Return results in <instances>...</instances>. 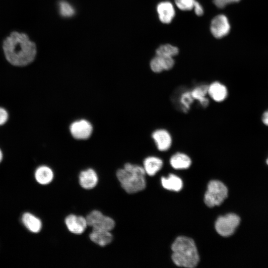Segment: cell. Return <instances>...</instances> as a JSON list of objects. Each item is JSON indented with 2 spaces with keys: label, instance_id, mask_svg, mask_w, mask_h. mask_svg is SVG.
Here are the masks:
<instances>
[{
  "label": "cell",
  "instance_id": "cell-21",
  "mask_svg": "<svg viewBox=\"0 0 268 268\" xmlns=\"http://www.w3.org/2000/svg\"><path fill=\"white\" fill-rule=\"evenodd\" d=\"M161 184L166 189L178 192L183 187L182 180L174 174H169L167 178H161Z\"/></svg>",
  "mask_w": 268,
  "mask_h": 268
},
{
  "label": "cell",
  "instance_id": "cell-23",
  "mask_svg": "<svg viewBox=\"0 0 268 268\" xmlns=\"http://www.w3.org/2000/svg\"><path fill=\"white\" fill-rule=\"evenodd\" d=\"M59 10L60 14L65 17H69L74 15L75 10L68 2L62 0L59 2Z\"/></svg>",
  "mask_w": 268,
  "mask_h": 268
},
{
  "label": "cell",
  "instance_id": "cell-17",
  "mask_svg": "<svg viewBox=\"0 0 268 268\" xmlns=\"http://www.w3.org/2000/svg\"><path fill=\"white\" fill-rule=\"evenodd\" d=\"M21 221L27 229L32 233H39L42 229L41 220L32 213L28 212L24 213L21 217Z\"/></svg>",
  "mask_w": 268,
  "mask_h": 268
},
{
  "label": "cell",
  "instance_id": "cell-25",
  "mask_svg": "<svg viewBox=\"0 0 268 268\" xmlns=\"http://www.w3.org/2000/svg\"><path fill=\"white\" fill-rule=\"evenodd\" d=\"M196 0H175L177 6L182 10H190L194 8Z\"/></svg>",
  "mask_w": 268,
  "mask_h": 268
},
{
  "label": "cell",
  "instance_id": "cell-10",
  "mask_svg": "<svg viewBox=\"0 0 268 268\" xmlns=\"http://www.w3.org/2000/svg\"><path fill=\"white\" fill-rule=\"evenodd\" d=\"M151 136L159 151H165L171 147L172 143V136L166 130L157 129L152 133Z\"/></svg>",
  "mask_w": 268,
  "mask_h": 268
},
{
  "label": "cell",
  "instance_id": "cell-4",
  "mask_svg": "<svg viewBox=\"0 0 268 268\" xmlns=\"http://www.w3.org/2000/svg\"><path fill=\"white\" fill-rule=\"evenodd\" d=\"M228 189L223 183L218 180L210 181L207 185L204 201L208 207L220 205L227 197Z\"/></svg>",
  "mask_w": 268,
  "mask_h": 268
},
{
  "label": "cell",
  "instance_id": "cell-8",
  "mask_svg": "<svg viewBox=\"0 0 268 268\" xmlns=\"http://www.w3.org/2000/svg\"><path fill=\"white\" fill-rule=\"evenodd\" d=\"M230 30V25L226 16L218 15L212 20L210 31L214 37L221 38L227 35Z\"/></svg>",
  "mask_w": 268,
  "mask_h": 268
},
{
  "label": "cell",
  "instance_id": "cell-20",
  "mask_svg": "<svg viewBox=\"0 0 268 268\" xmlns=\"http://www.w3.org/2000/svg\"><path fill=\"white\" fill-rule=\"evenodd\" d=\"M208 85L201 84L195 87L190 91L194 100H197L203 107H207L209 104V100L207 97Z\"/></svg>",
  "mask_w": 268,
  "mask_h": 268
},
{
  "label": "cell",
  "instance_id": "cell-13",
  "mask_svg": "<svg viewBox=\"0 0 268 268\" xmlns=\"http://www.w3.org/2000/svg\"><path fill=\"white\" fill-rule=\"evenodd\" d=\"M207 94L213 101L220 102L227 98L228 90L224 84L214 81L208 85Z\"/></svg>",
  "mask_w": 268,
  "mask_h": 268
},
{
  "label": "cell",
  "instance_id": "cell-28",
  "mask_svg": "<svg viewBox=\"0 0 268 268\" xmlns=\"http://www.w3.org/2000/svg\"><path fill=\"white\" fill-rule=\"evenodd\" d=\"M194 8L196 14L198 16H201L203 14V10L201 5L199 2L196 0Z\"/></svg>",
  "mask_w": 268,
  "mask_h": 268
},
{
  "label": "cell",
  "instance_id": "cell-1",
  "mask_svg": "<svg viewBox=\"0 0 268 268\" xmlns=\"http://www.w3.org/2000/svg\"><path fill=\"white\" fill-rule=\"evenodd\" d=\"M2 49L6 60L12 65L24 67L35 59V44L24 33L13 31L3 41Z\"/></svg>",
  "mask_w": 268,
  "mask_h": 268
},
{
  "label": "cell",
  "instance_id": "cell-6",
  "mask_svg": "<svg viewBox=\"0 0 268 268\" xmlns=\"http://www.w3.org/2000/svg\"><path fill=\"white\" fill-rule=\"evenodd\" d=\"M87 225L92 229L111 231L115 227L114 220L98 210H93L85 217Z\"/></svg>",
  "mask_w": 268,
  "mask_h": 268
},
{
  "label": "cell",
  "instance_id": "cell-5",
  "mask_svg": "<svg viewBox=\"0 0 268 268\" xmlns=\"http://www.w3.org/2000/svg\"><path fill=\"white\" fill-rule=\"evenodd\" d=\"M240 222V217L234 213H229L219 217L215 224L217 232L223 237L232 235Z\"/></svg>",
  "mask_w": 268,
  "mask_h": 268
},
{
  "label": "cell",
  "instance_id": "cell-18",
  "mask_svg": "<svg viewBox=\"0 0 268 268\" xmlns=\"http://www.w3.org/2000/svg\"><path fill=\"white\" fill-rule=\"evenodd\" d=\"M143 164L145 173L152 176L161 169L163 161L157 157L149 156L144 159Z\"/></svg>",
  "mask_w": 268,
  "mask_h": 268
},
{
  "label": "cell",
  "instance_id": "cell-7",
  "mask_svg": "<svg viewBox=\"0 0 268 268\" xmlns=\"http://www.w3.org/2000/svg\"><path fill=\"white\" fill-rule=\"evenodd\" d=\"M69 130L73 138L78 140H84L90 137L93 128L89 121L85 119H80L71 123Z\"/></svg>",
  "mask_w": 268,
  "mask_h": 268
},
{
  "label": "cell",
  "instance_id": "cell-11",
  "mask_svg": "<svg viewBox=\"0 0 268 268\" xmlns=\"http://www.w3.org/2000/svg\"><path fill=\"white\" fill-rule=\"evenodd\" d=\"M99 181L98 175L96 171L88 168L81 171L78 176V182L80 187L87 190L94 188Z\"/></svg>",
  "mask_w": 268,
  "mask_h": 268
},
{
  "label": "cell",
  "instance_id": "cell-15",
  "mask_svg": "<svg viewBox=\"0 0 268 268\" xmlns=\"http://www.w3.org/2000/svg\"><path fill=\"white\" fill-rule=\"evenodd\" d=\"M160 20L163 23H169L173 19L175 11L172 4L169 1L160 2L157 6Z\"/></svg>",
  "mask_w": 268,
  "mask_h": 268
},
{
  "label": "cell",
  "instance_id": "cell-30",
  "mask_svg": "<svg viewBox=\"0 0 268 268\" xmlns=\"http://www.w3.org/2000/svg\"><path fill=\"white\" fill-rule=\"evenodd\" d=\"M2 159H3V153H2V150L0 148V163L2 161Z\"/></svg>",
  "mask_w": 268,
  "mask_h": 268
},
{
  "label": "cell",
  "instance_id": "cell-26",
  "mask_svg": "<svg viewBox=\"0 0 268 268\" xmlns=\"http://www.w3.org/2000/svg\"><path fill=\"white\" fill-rule=\"evenodd\" d=\"M9 115L7 110L0 107V126L5 124L8 120Z\"/></svg>",
  "mask_w": 268,
  "mask_h": 268
},
{
  "label": "cell",
  "instance_id": "cell-3",
  "mask_svg": "<svg viewBox=\"0 0 268 268\" xmlns=\"http://www.w3.org/2000/svg\"><path fill=\"white\" fill-rule=\"evenodd\" d=\"M172 260L177 266L192 268L198 264L199 256L193 239L185 236L178 237L172 245Z\"/></svg>",
  "mask_w": 268,
  "mask_h": 268
},
{
  "label": "cell",
  "instance_id": "cell-14",
  "mask_svg": "<svg viewBox=\"0 0 268 268\" xmlns=\"http://www.w3.org/2000/svg\"><path fill=\"white\" fill-rule=\"evenodd\" d=\"M89 238L92 242L100 247H105L109 245L113 239L111 231L96 229H92L89 235Z\"/></svg>",
  "mask_w": 268,
  "mask_h": 268
},
{
  "label": "cell",
  "instance_id": "cell-2",
  "mask_svg": "<svg viewBox=\"0 0 268 268\" xmlns=\"http://www.w3.org/2000/svg\"><path fill=\"white\" fill-rule=\"evenodd\" d=\"M145 172L143 167L126 163L123 168L116 173L122 188L128 194H133L143 190L146 187Z\"/></svg>",
  "mask_w": 268,
  "mask_h": 268
},
{
  "label": "cell",
  "instance_id": "cell-27",
  "mask_svg": "<svg viewBox=\"0 0 268 268\" xmlns=\"http://www.w3.org/2000/svg\"><path fill=\"white\" fill-rule=\"evenodd\" d=\"M240 0H213L215 5L219 8H223L227 4L238 2Z\"/></svg>",
  "mask_w": 268,
  "mask_h": 268
},
{
  "label": "cell",
  "instance_id": "cell-24",
  "mask_svg": "<svg viewBox=\"0 0 268 268\" xmlns=\"http://www.w3.org/2000/svg\"><path fill=\"white\" fill-rule=\"evenodd\" d=\"M194 100L191 91H185L181 94L180 98V102L184 112H186L190 110Z\"/></svg>",
  "mask_w": 268,
  "mask_h": 268
},
{
  "label": "cell",
  "instance_id": "cell-9",
  "mask_svg": "<svg viewBox=\"0 0 268 268\" xmlns=\"http://www.w3.org/2000/svg\"><path fill=\"white\" fill-rule=\"evenodd\" d=\"M65 223L67 230L75 235L82 234L88 226L86 217L73 214L66 217Z\"/></svg>",
  "mask_w": 268,
  "mask_h": 268
},
{
  "label": "cell",
  "instance_id": "cell-29",
  "mask_svg": "<svg viewBox=\"0 0 268 268\" xmlns=\"http://www.w3.org/2000/svg\"><path fill=\"white\" fill-rule=\"evenodd\" d=\"M262 121L265 125L268 126V110L264 113L262 116Z\"/></svg>",
  "mask_w": 268,
  "mask_h": 268
},
{
  "label": "cell",
  "instance_id": "cell-19",
  "mask_svg": "<svg viewBox=\"0 0 268 268\" xmlns=\"http://www.w3.org/2000/svg\"><path fill=\"white\" fill-rule=\"evenodd\" d=\"M191 159L187 154L177 152L173 155L170 159L171 166L175 169H185L190 167Z\"/></svg>",
  "mask_w": 268,
  "mask_h": 268
},
{
  "label": "cell",
  "instance_id": "cell-31",
  "mask_svg": "<svg viewBox=\"0 0 268 268\" xmlns=\"http://www.w3.org/2000/svg\"><path fill=\"white\" fill-rule=\"evenodd\" d=\"M267 163L268 164V159L267 160Z\"/></svg>",
  "mask_w": 268,
  "mask_h": 268
},
{
  "label": "cell",
  "instance_id": "cell-22",
  "mask_svg": "<svg viewBox=\"0 0 268 268\" xmlns=\"http://www.w3.org/2000/svg\"><path fill=\"white\" fill-rule=\"evenodd\" d=\"M178 49L170 44L160 46L156 51V55L172 57L178 54Z\"/></svg>",
  "mask_w": 268,
  "mask_h": 268
},
{
  "label": "cell",
  "instance_id": "cell-12",
  "mask_svg": "<svg viewBox=\"0 0 268 268\" xmlns=\"http://www.w3.org/2000/svg\"><path fill=\"white\" fill-rule=\"evenodd\" d=\"M174 65V60L172 57L159 55L153 58L150 63L151 69L155 73L171 69Z\"/></svg>",
  "mask_w": 268,
  "mask_h": 268
},
{
  "label": "cell",
  "instance_id": "cell-16",
  "mask_svg": "<svg viewBox=\"0 0 268 268\" xmlns=\"http://www.w3.org/2000/svg\"><path fill=\"white\" fill-rule=\"evenodd\" d=\"M34 177L38 184L47 185L53 180L54 174L50 167L43 165L36 168L34 172Z\"/></svg>",
  "mask_w": 268,
  "mask_h": 268
}]
</instances>
